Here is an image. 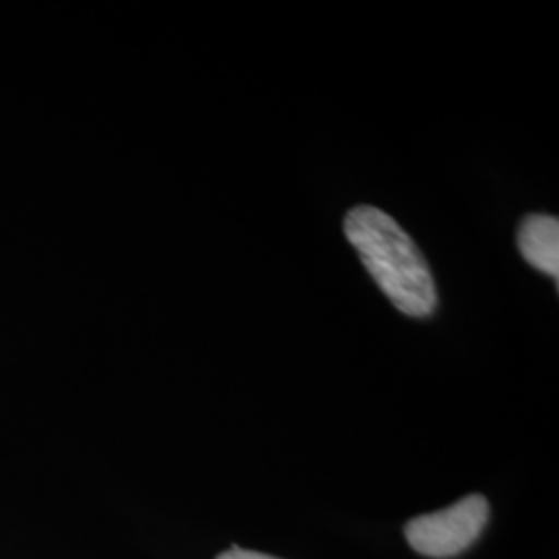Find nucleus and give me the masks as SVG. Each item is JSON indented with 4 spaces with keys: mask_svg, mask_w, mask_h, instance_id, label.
Wrapping results in <instances>:
<instances>
[{
    "mask_svg": "<svg viewBox=\"0 0 559 559\" xmlns=\"http://www.w3.org/2000/svg\"><path fill=\"white\" fill-rule=\"evenodd\" d=\"M344 235L357 249L381 293L408 318H429L438 307L431 270L417 242L390 214L357 205L344 218Z\"/></svg>",
    "mask_w": 559,
    "mask_h": 559,
    "instance_id": "f257e3e1",
    "label": "nucleus"
},
{
    "mask_svg": "<svg viewBox=\"0 0 559 559\" xmlns=\"http://www.w3.org/2000/svg\"><path fill=\"white\" fill-rule=\"evenodd\" d=\"M487 522L489 501L480 493H473L440 512L408 520L404 535L420 556L450 559L473 547L487 528Z\"/></svg>",
    "mask_w": 559,
    "mask_h": 559,
    "instance_id": "f03ea898",
    "label": "nucleus"
},
{
    "mask_svg": "<svg viewBox=\"0 0 559 559\" xmlns=\"http://www.w3.org/2000/svg\"><path fill=\"white\" fill-rule=\"evenodd\" d=\"M519 249L522 258L543 274L559 276V222L556 216L531 214L519 228Z\"/></svg>",
    "mask_w": 559,
    "mask_h": 559,
    "instance_id": "7ed1b4c3",
    "label": "nucleus"
},
{
    "mask_svg": "<svg viewBox=\"0 0 559 559\" xmlns=\"http://www.w3.org/2000/svg\"><path fill=\"white\" fill-rule=\"evenodd\" d=\"M216 559H280L274 556H265L260 551H251V549H242V547H230L228 551H224Z\"/></svg>",
    "mask_w": 559,
    "mask_h": 559,
    "instance_id": "20e7f679",
    "label": "nucleus"
}]
</instances>
